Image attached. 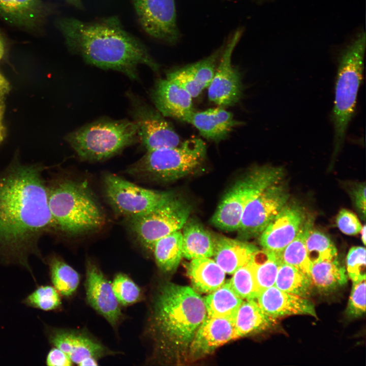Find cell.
Masks as SVG:
<instances>
[{"label":"cell","mask_w":366,"mask_h":366,"mask_svg":"<svg viewBox=\"0 0 366 366\" xmlns=\"http://www.w3.org/2000/svg\"><path fill=\"white\" fill-rule=\"evenodd\" d=\"M42 172L37 165L17 164L0 175V260L33 277L29 257L42 259L39 241L52 229Z\"/></svg>","instance_id":"obj_1"},{"label":"cell","mask_w":366,"mask_h":366,"mask_svg":"<svg viewBox=\"0 0 366 366\" xmlns=\"http://www.w3.org/2000/svg\"><path fill=\"white\" fill-rule=\"evenodd\" d=\"M70 51L88 64L116 71L137 79L138 67L144 65L157 72L160 65L146 46L127 32L116 16L92 22L64 18L57 22Z\"/></svg>","instance_id":"obj_2"},{"label":"cell","mask_w":366,"mask_h":366,"mask_svg":"<svg viewBox=\"0 0 366 366\" xmlns=\"http://www.w3.org/2000/svg\"><path fill=\"white\" fill-rule=\"evenodd\" d=\"M145 332L153 340L155 352L167 356L188 349L207 316L202 298L193 288L166 283L152 300Z\"/></svg>","instance_id":"obj_3"},{"label":"cell","mask_w":366,"mask_h":366,"mask_svg":"<svg viewBox=\"0 0 366 366\" xmlns=\"http://www.w3.org/2000/svg\"><path fill=\"white\" fill-rule=\"evenodd\" d=\"M47 193L52 229L74 236L105 224V215L85 181L57 179L47 186Z\"/></svg>","instance_id":"obj_4"},{"label":"cell","mask_w":366,"mask_h":366,"mask_svg":"<svg viewBox=\"0 0 366 366\" xmlns=\"http://www.w3.org/2000/svg\"><path fill=\"white\" fill-rule=\"evenodd\" d=\"M206 156L203 141L191 138L175 147L146 151L126 172L139 179L170 181L195 173L203 164Z\"/></svg>","instance_id":"obj_5"},{"label":"cell","mask_w":366,"mask_h":366,"mask_svg":"<svg viewBox=\"0 0 366 366\" xmlns=\"http://www.w3.org/2000/svg\"><path fill=\"white\" fill-rule=\"evenodd\" d=\"M66 140L82 160L100 161L139 142L138 126L133 120L98 119L74 130Z\"/></svg>","instance_id":"obj_6"},{"label":"cell","mask_w":366,"mask_h":366,"mask_svg":"<svg viewBox=\"0 0 366 366\" xmlns=\"http://www.w3.org/2000/svg\"><path fill=\"white\" fill-rule=\"evenodd\" d=\"M365 42V33L361 32L344 50L340 58L332 113L335 153L343 146L349 123L354 114L362 78Z\"/></svg>","instance_id":"obj_7"},{"label":"cell","mask_w":366,"mask_h":366,"mask_svg":"<svg viewBox=\"0 0 366 366\" xmlns=\"http://www.w3.org/2000/svg\"><path fill=\"white\" fill-rule=\"evenodd\" d=\"M283 175L279 167L253 168L225 193L211 218L212 224L223 230L237 231L247 204L266 187L279 182Z\"/></svg>","instance_id":"obj_8"},{"label":"cell","mask_w":366,"mask_h":366,"mask_svg":"<svg viewBox=\"0 0 366 366\" xmlns=\"http://www.w3.org/2000/svg\"><path fill=\"white\" fill-rule=\"evenodd\" d=\"M191 211V207L186 201L170 193L153 210L128 219L129 226L142 246L152 251L158 240L182 228Z\"/></svg>","instance_id":"obj_9"},{"label":"cell","mask_w":366,"mask_h":366,"mask_svg":"<svg viewBox=\"0 0 366 366\" xmlns=\"http://www.w3.org/2000/svg\"><path fill=\"white\" fill-rule=\"evenodd\" d=\"M103 186L106 199L111 207L128 219L150 212L171 193L143 188L112 173L104 175Z\"/></svg>","instance_id":"obj_10"},{"label":"cell","mask_w":366,"mask_h":366,"mask_svg":"<svg viewBox=\"0 0 366 366\" xmlns=\"http://www.w3.org/2000/svg\"><path fill=\"white\" fill-rule=\"evenodd\" d=\"M126 95L130 103L132 120L138 126V136L142 147L148 151L180 144L177 133L157 109L130 91Z\"/></svg>","instance_id":"obj_11"},{"label":"cell","mask_w":366,"mask_h":366,"mask_svg":"<svg viewBox=\"0 0 366 366\" xmlns=\"http://www.w3.org/2000/svg\"><path fill=\"white\" fill-rule=\"evenodd\" d=\"M49 343L65 352L73 363L81 366L97 365L98 360L115 354L85 330L44 325Z\"/></svg>","instance_id":"obj_12"},{"label":"cell","mask_w":366,"mask_h":366,"mask_svg":"<svg viewBox=\"0 0 366 366\" xmlns=\"http://www.w3.org/2000/svg\"><path fill=\"white\" fill-rule=\"evenodd\" d=\"M289 197L279 182L264 189L246 206L237 230L239 235L243 238L260 235L286 205Z\"/></svg>","instance_id":"obj_13"},{"label":"cell","mask_w":366,"mask_h":366,"mask_svg":"<svg viewBox=\"0 0 366 366\" xmlns=\"http://www.w3.org/2000/svg\"><path fill=\"white\" fill-rule=\"evenodd\" d=\"M242 34V29L236 30L223 47L214 76L208 86L209 100L220 107L234 105L242 96L240 74L232 64L233 52Z\"/></svg>","instance_id":"obj_14"},{"label":"cell","mask_w":366,"mask_h":366,"mask_svg":"<svg viewBox=\"0 0 366 366\" xmlns=\"http://www.w3.org/2000/svg\"><path fill=\"white\" fill-rule=\"evenodd\" d=\"M139 22L149 36L169 44L179 40L174 0H133Z\"/></svg>","instance_id":"obj_15"},{"label":"cell","mask_w":366,"mask_h":366,"mask_svg":"<svg viewBox=\"0 0 366 366\" xmlns=\"http://www.w3.org/2000/svg\"><path fill=\"white\" fill-rule=\"evenodd\" d=\"M85 289L88 304L113 328L117 327L124 318L120 304L111 283L100 268L90 260L86 264Z\"/></svg>","instance_id":"obj_16"},{"label":"cell","mask_w":366,"mask_h":366,"mask_svg":"<svg viewBox=\"0 0 366 366\" xmlns=\"http://www.w3.org/2000/svg\"><path fill=\"white\" fill-rule=\"evenodd\" d=\"M305 222L301 208L287 203L260 234V244L263 249L280 252L294 239Z\"/></svg>","instance_id":"obj_17"},{"label":"cell","mask_w":366,"mask_h":366,"mask_svg":"<svg viewBox=\"0 0 366 366\" xmlns=\"http://www.w3.org/2000/svg\"><path fill=\"white\" fill-rule=\"evenodd\" d=\"M237 338L233 318L207 315L189 347V356L193 359H198Z\"/></svg>","instance_id":"obj_18"},{"label":"cell","mask_w":366,"mask_h":366,"mask_svg":"<svg viewBox=\"0 0 366 366\" xmlns=\"http://www.w3.org/2000/svg\"><path fill=\"white\" fill-rule=\"evenodd\" d=\"M256 299L262 310L276 319L295 315L317 318L315 306L308 298L282 291L274 286L261 291Z\"/></svg>","instance_id":"obj_19"},{"label":"cell","mask_w":366,"mask_h":366,"mask_svg":"<svg viewBox=\"0 0 366 366\" xmlns=\"http://www.w3.org/2000/svg\"><path fill=\"white\" fill-rule=\"evenodd\" d=\"M150 96L156 109L164 116L183 121L194 111L191 96L175 82L167 78L156 81Z\"/></svg>","instance_id":"obj_20"},{"label":"cell","mask_w":366,"mask_h":366,"mask_svg":"<svg viewBox=\"0 0 366 366\" xmlns=\"http://www.w3.org/2000/svg\"><path fill=\"white\" fill-rule=\"evenodd\" d=\"M183 121L194 126L204 138L216 142L226 139L234 127L241 124L222 107L194 110Z\"/></svg>","instance_id":"obj_21"},{"label":"cell","mask_w":366,"mask_h":366,"mask_svg":"<svg viewBox=\"0 0 366 366\" xmlns=\"http://www.w3.org/2000/svg\"><path fill=\"white\" fill-rule=\"evenodd\" d=\"M215 239L213 259L230 274L250 262L258 249L252 243L223 235L215 236Z\"/></svg>","instance_id":"obj_22"},{"label":"cell","mask_w":366,"mask_h":366,"mask_svg":"<svg viewBox=\"0 0 366 366\" xmlns=\"http://www.w3.org/2000/svg\"><path fill=\"white\" fill-rule=\"evenodd\" d=\"M47 12L41 0H0V17L15 26L36 28L45 20Z\"/></svg>","instance_id":"obj_23"},{"label":"cell","mask_w":366,"mask_h":366,"mask_svg":"<svg viewBox=\"0 0 366 366\" xmlns=\"http://www.w3.org/2000/svg\"><path fill=\"white\" fill-rule=\"evenodd\" d=\"M182 229V257L189 260L212 257L215 236L199 222L189 218Z\"/></svg>","instance_id":"obj_24"},{"label":"cell","mask_w":366,"mask_h":366,"mask_svg":"<svg viewBox=\"0 0 366 366\" xmlns=\"http://www.w3.org/2000/svg\"><path fill=\"white\" fill-rule=\"evenodd\" d=\"M187 273L193 289L200 293L212 292L225 280V272L210 257L192 259Z\"/></svg>","instance_id":"obj_25"},{"label":"cell","mask_w":366,"mask_h":366,"mask_svg":"<svg viewBox=\"0 0 366 366\" xmlns=\"http://www.w3.org/2000/svg\"><path fill=\"white\" fill-rule=\"evenodd\" d=\"M233 319L238 338L267 330L276 321L262 310L256 299L243 300Z\"/></svg>","instance_id":"obj_26"},{"label":"cell","mask_w":366,"mask_h":366,"mask_svg":"<svg viewBox=\"0 0 366 366\" xmlns=\"http://www.w3.org/2000/svg\"><path fill=\"white\" fill-rule=\"evenodd\" d=\"M310 278L313 287L321 293H329L345 285L348 277L337 258L313 264Z\"/></svg>","instance_id":"obj_27"},{"label":"cell","mask_w":366,"mask_h":366,"mask_svg":"<svg viewBox=\"0 0 366 366\" xmlns=\"http://www.w3.org/2000/svg\"><path fill=\"white\" fill-rule=\"evenodd\" d=\"M152 252L157 265L162 271L169 273L175 271L182 257L181 231L160 238L155 243Z\"/></svg>","instance_id":"obj_28"},{"label":"cell","mask_w":366,"mask_h":366,"mask_svg":"<svg viewBox=\"0 0 366 366\" xmlns=\"http://www.w3.org/2000/svg\"><path fill=\"white\" fill-rule=\"evenodd\" d=\"M207 315L233 318L243 301L229 281L224 283L204 298Z\"/></svg>","instance_id":"obj_29"},{"label":"cell","mask_w":366,"mask_h":366,"mask_svg":"<svg viewBox=\"0 0 366 366\" xmlns=\"http://www.w3.org/2000/svg\"><path fill=\"white\" fill-rule=\"evenodd\" d=\"M282 263L279 252L258 249L250 261L251 269L260 291L274 285L277 272Z\"/></svg>","instance_id":"obj_30"},{"label":"cell","mask_w":366,"mask_h":366,"mask_svg":"<svg viewBox=\"0 0 366 366\" xmlns=\"http://www.w3.org/2000/svg\"><path fill=\"white\" fill-rule=\"evenodd\" d=\"M45 261L52 286L63 296L69 297L72 295L79 283L78 273L57 255L49 256Z\"/></svg>","instance_id":"obj_31"},{"label":"cell","mask_w":366,"mask_h":366,"mask_svg":"<svg viewBox=\"0 0 366 366\" xmlns=\"http://www.w3.org/2000/svg\"><path fill=\"white\" fill-rule=\"evenodd\" d=\"M274 286L282 291L308 298L313 289L309 275L285 263L279 268Z\"/></svg>","instance_id":"obj_32"},{"label":"cell","mask_w":366,"mask_h":366,"mask_svg":"<svg viewBox=\"0 0 366 366\" xmlns=\"http://www.w3.org/2000/svg\"><path fill=\"white\" fill-rule=\"evenodd\" d=\"M311 224L309 221L306 222L294 239L279 252L282 263L290 265L310 276L313 264L307 256L306 239Z\"/></svg>","instance_id":"obj_33"},{"label":"cell","mask_w":366,"mask_h":366,"mask_svg":"<svg viewBox=\"0 0 366 366\" xmlns=\"http://www.w3.org/2000/svg\"><path fill=\"white\" fill-rule=\"evenodd\" d=\"M308 257L312 264L337 258V249L324 233L310 227L306 239Z\"/></svg>","instance_id":"obj_34"},{"label":"cell","mask_w":366,"mask_h":366,"mask_svg":"<svg viewBox=\"0 0 366 366\" xmlns=\"http://www.w3.org/2000/svg\"><path fill=\"white\" fill-rule=\"evenodd\" d=\"M22 302L27 307L44 311L57 310L62 306L59 293L53 286L49 285L38 286Z\"/></svg>","instance_id":"obj_35"},{"label":"cell","mask_w":366,"mask_h":366,"mask_svg":"<svg viewBox=\"0 0 366 366\" xmlns=\"http://www.w3.org/2000/svg\"><path fill=\"white\" fill-rule=\"evenodd\" d=\"M232 274L229 281L237 294L243 300L256 299L260 291L256 283L250 262L239 267Z\"/></svg>","instance_id":"obj_36"},{"label":"cell","mask_w":366,"mask_h":366,"mask_svg":"<svg viewBox=\"0 0 366 366\" xmlns=\"http://www.w3.org/2000/svg\"><path fill=\"white\" fill-rule=\"evenodd\" d=\"M222 49L223 47L202 60L184 67L203 89L208 87L212 80Z\"/></svg>","instance_id":"obj_37"},{"label":"cell","mask_w":366,"mask_h":366,"mask_svg":"<svg viewBox=\"0 0 366 366\" xmlns=\"http://www.w3.org/2000/svg\"><path fill=\"white\" fill-rule=\"evenodd\" d=\"M111 284L114 293L120 304L128 306L134 304L141 297L140 288L125 274H117Z\"/></svg>","instance_id":"obj_38"},{"label":"cell","mask_w":366,"mask_h":366,"mask_svg":"<svg viewBox=\"0 0 366 366\" xmlns=\"http://www.w3.org/2000/svg\"><path fill=\"white\" fill-rule=\"evenodd\" d=\"M348 275L353 282L365 280V249L356 246L349 251L346 258Z\"/></svg>","instance_id":"obj_39"},{"label":"cell","mask_w":366,"mask_h":366,"mask_svg":"<svg viewBox=\"0 0 366 366\" xmlns=\"http://www.w3.org/2000/svg\"><path fill=\"white\" fill-rule=\"evenodd\" d=\"M353 283L346 314L355 318L362 316L365 312V280Z\"/></svg>","instance_id":"obj_40"},{"label":"cell","mask_w":366,"mask_h":366,"mask_svg":"<svg viewBox=\"0 0 366 366\" xmlns=\"http://www.w3.org/2000/svg\"><path fill=\"white\" fill-rule=\"evenodd\" d=\"M166 78L181 86L192 98L197 97L204 89L184 67L168 73Z\"/></svg>","instance_id":"obj_41"},{"label":"cell","mask_w":366,"mask_h":366,"mask_svg":"<svg viewBox=\"0 0 366 366\" xmlns=\"http://www.w3.org/2000/svg\"><path fill=\"white\" fill-rule=\"evenodd\" d=\"M336 221L339 229L347 235L357 234L362 228L357 217L352 212L346 209H342L339 211Z\"/></svg>","instance_id":"obj_42"},{"label":"cell","mask_w":366,"mask_h":366,"mask_svg":"<svg viewBox=\"0 0 366 366\" xmlns=\"http://www.w3.org/2000/svg\"><path fill=\"white\" fill-rule=\"evenodd\" d=\"M46 364L49 366H71L73 365L69 356L59 348L53 347L47 354Z\"/></svg>","instance_id":"obj_43"},{"label":"cell","mask_w":366,"mask_h":366,"mask_svg":"<svg viewBox=\"0 0 366 366\" xmlns=\"http://www.w3.org/2000/svg\"><path fill=\"white\" fill-rule=\"evenodd\" d=\"M365 192L364 184L359 185L353 191L355 205L364 218L365 215Z\"/></svg>","instance_id":"obj_44"},{"label":"cell","mask_w":366,"mask_h":366,"mask_svg":"<svg viewBox=\"0 0 366 366\" xmlns=\"http://www.w3.org/2000/svg\"><path fill=\"white\" fill-rule=\"evenodd\" d=\"M9 90V84L5 77L0 73V99H2Z\"/></svg>","instance_id":"obj_45"},{"label":"cell","mask_w":366,"mask_h":366,"mask_svg":"<svg viewBox=\"0 0 366 366\" xmlns=\"http://www.w3.org/2000/svg\"><path fill=\"white\" fill-rule=\"evenodd\" d=\"M3 110L2 99H0V142L3 140L4 134V129L3 124Z\"/></svg>","instance_id":"obj_46"},{"label":"cell","mask_w":366,"mask_h":366,"mask_svg":"<svg viewBox=\"0 0 366 366\" xmlns=\"http://www.w3.org/2000/svg\"><path fill=\"white\" fill-rule=\"evenodd\" d=\"M70 4L74 6L77 8H81L82 4L81 0H65Z\"/></svg>","instance_id":"obj_47"},{"label":"cell","mask_w":366,"mask_h":366,"mask_svg":"<svg viewBox=\"0 0 366 366\" xmlns=\"http://www.w3.org/2000/svg\"><path fill=\"white\" fill-rule=\"evenodd\" d=\"M360 232H361V238L362 242H363V244L365 245V240H366L365 226V225H363V227L362 226V228H361Z\"/></svg>","instance_id":"obj_48"},{"label":"cell","mask_w":366,"mask_h":366,"mask_svg":"<svg viewBox=\"0 0 366 366\" xmlns=\"http://www.w3.org/2000/svg\"><path fill=\"white\" fill-rule=\"evenodd\" d=\"M4 53V45L3 42L0 37V59L3 57Z\"/></svg>","instance_id":"obj_49"}]
</instances>
